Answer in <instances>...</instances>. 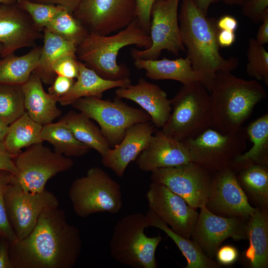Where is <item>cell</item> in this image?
Returning <instances> with one entry per match:
<instances>
[{
    "instance_id": "ee69618b",
    "label": "cell",
    "mask_w": 268,
    "mask_h": 268,
    "mask_svg": "<svg viewBox=\"0 0 268 268\" xmlns=\"http://www.w3.org/2000/svg\"><path fill=\"white\" fill-rule=\"evenodd\" d=\"M0 171L8 172L14 176L17 174L13 157L6 150L3 141H0Z\"/></svg>"
},
{
    "instance_id": "9c48e42d",
    "label": "cell",
    "mask_w": 268,
    "mask_h": 268,
    "mask_svg": "<svg viewBox=\"0 0 268 268\" xmlns=\"http://www.w3.org/2000/svg\"><path fill=\"white\" fill-rule=\"evenodd\" d=\"M17 169L16 182L26 192L44 191L47 182L58 174L70 169L73 160L52 150L43 143L33 144L14 158Z\"/></svg>"
},
{
    "instance_id": "c3c4849f",
    "label": "cell",
    "mask_w": 268,
    "mask_h": 268,
    "mask_svg": "<svg viewBox=\"0 0 268 268\" xmlns=\"http://www.w3.org/2000/svg\"><path fill=\"white\" fill-rule=\"evenodd\" d=\"M235 32L219 30L217 35V41L219 47H228L231 46L235 41Z\"/></svg>"
},
{
    "instance_id": "7dc6e473",
    "label": "cell",
    "mask_w": 268,
    "mask_h": 268,
    "mask_svg": "<svg viewBox=\"0 0 268 268\" xmlns=\"http://www.w3.org/2000/svg\"><path fill=\"white\" fill-rule=\"evenodd\" d=\"M238 25L237 20L231 15H226L223 16L217 21V26L219 30L235 32L238 27Z\"/></svg>"
},
{
    "instance_id": "d4e9b609",
    "label": "cell",
    "mask_w": 268,
    "mask_h": 268,
    "mask_svg": "<svg viewBox=\"0 0 268 268\" xmlns=\"http://www.w3.org/2000/svg\"><path fill=\"white\" fill-rule=\"evenodd\" d=\"M76 79L69 91L59 99L58 102L61 105H72L75 101L82 97L102 98L106 91L127 86L132 82L130 78L119 80L105 79L81 61L79 75Z\"/></svg>"
},
{
    "instance_id": "816d5d0a",
    "label": "cell",
    "mask_w": 268,
    "mask_h": 268,
    "mask_svg": "<svg viewBox=\"0 0 268 268\" xmlns=\"http://www.w3.org/2000/svg\"><path fill=\"white\" fill-rule=\"evenodd\" d=\"M8 126L0 121V141H3L8 131Z\"/></svg>"
},
{
    "instance_id": "4316f807",
    "label": "cell",
    "mask_w": 268,
    "mask_h": 268,
    "mask_svg": "<svg viewBox=\"0 0 268 268\" xmlns=\"http://www.w3.org/2000/svg\"><path fill=\"white\" fill-rule=\"evenodd\" d=\"M43 45L38 65L33 72L43 83L51 85L57 76L52 69L53 65L64 56L76 55V46L46 29L43 30Z\"/></svg>"
},
{
    "instance_id": "bcb514c9",
    "label": "cell",
    "mask_w": 268,
    "mask_h": 268,
    "mask_svg": "<svg viewBox=\"0 0 268 268\" xmlns=\"http://www.w3.org/2000/svg\"><path fill=\"white\" fill-rule=\"evenodd\" d=\"M0 268H13L10 257L9 241L4 238L0 240Z\"/></svg>"
},
{
    "instance_id": "3957f363",
    "label": "cell",
    "mask_w": 268,
    "mask_h": 268,
    "mask_svg": "<svg viewBox=\"0 0 268 268\" xmlns=\"http://www.w3.org/2000/svg\"><path fill=\"white\" fill-rule=\"evenodd\" d=\"M208 91L211 104L210 128L224 134L240 131L255 106L267 96L258 80H245L230 71L216 72Z\"/></svg>"
},
{
    "instance_id": "11a10c76",
    "label": "cell",
    "mask_w": 268,
    "mask_h": 268,
    "mask_svg": "<svg viewBox=\"0 0 268 268\" xmlns=\"http://www.w3.org/2000/svg\"><path fill=\"white\" fill-rule=\"evenodd\" d=\"M3 45L0 43V56H1L2 52H3Z\"/></svg>"
},
{
    "instance_id": "7c38bea8",
    "label": "cell",
    "mask_w": 268,
    "mask_h": 268,
    "mask_svg": "<svg viewBox=\"0 0 268 268\" xmlns=\"http://www.w3.org/2000/svg\"><path fill=\"white\" fill-rule=\"evenodd\" d=\"M4 201L9 223L18 240L32 231L42 212L59 206L53 193L46 189L40 193L26 192L16 182L14 176L6 188Z\"/></svg>"
},
{
    "instance_id": "db71d44e",
    "label": "cell",
    "mask_w": 268,
    "mask_h": 268,
    "mask_svg": "<svg viewBox=\"0 0 268 268\" xmlns=\"http://www.w3.org/2000/svg\"><path fill=\"white\" fill-rule=\"evenodd\" d=\"M17 0H0V3L11 4L15 3Z\"/></svg>"
},
{
    "instance_id": "603a6c76",
    "label": "cell",
    "mask_w": 268,
    "mask_h": 268,
    "mask_svg": "<svg viewBox=\"0 0 268 268\" xmlns=\"http://www.w3.org/2000/svg\"><path fill=\"white\" fill-rule=\"evenodd\" d=\"M249 247L243 253L246 266L268 268V207H256L247 222Z\"/></svg>"
},
{
    "instance_id": "8d00e7d4",
    "label": "cell",
    "mask_w": 268,
    "mask_h": 268,
    "mask_svg": "<svg viewBox=\"0 0 268 268\" xmlns=\"http://www.w3.org/2000/svg\"><path fill=\"white\" fill-rule=\"evenodd\" d=\"M16 3L29 14L35 24L42 31L58 14L65 9L60 5L29 0H17Z\"/></svg>"
},
{
    "instance_id": "ba28073f",
    "label": "cell",
    "mask_w": 268,
    "mask_h": 268,
    "mask_svg": "<svg viewBox=\"0 0 268 268\" xmlns=\"http://www.w3.org/2000/svg\"><path fill=\"white\" fill-rule=\"evenodd\" d=\"M71 105L98 124L111 148L121 141L129 127L151 121L150 116L144 110L131 107L117 96L113 101L95 97H82Z\"/></svg>"
},
{
    "instance_id": "44dd1931",
    "label": "cell",
    "mask_w": 268,
    "mask_h": 268,
    "mask_svg": "<svg viewBox=\"0 0 268 268\" xmlns=\"http://www.w3.org/2000/svg\"><path fill=\"white\" fill-rule=\"evenodd\" d=\"M116 96L131 100L146 112L156 128L161 129L169 120L171 112V99L158 85L140 78L136 84L118 88Z\"/></svg>"
},
{
    "instance_id": "74e56055",
    "label": "cell",
    "mask_w": 268,
    "mask_h": 268,
    "mask_svg": "<svg viewBox=\"0 0 268 268\" xmlns=\"http://www.w3.org/2000/svg\"><path fill=\"white\" fill-rule=\"evenodd\" d=\"M13 175L0 171V237L14 243L18 239L8 219L5 205L4 194L7 185L13 179Z\"/></svg>"
},
{
    "instance_id": "4dcf8cb0",
    "label": "cell",
    "mask_w": 268,
    "mask_h": 268,
    "mask_svg": "<svg viewBox=\"0 0 268 268\" xmlns=\"http://www.w3.org/2000/svg\"><path fill=\"white\" fill-rule=\"evenodd\" d=\"M60 119L67 124L78 141L96 150L101 157L111 148L100 128L82 113L70 111Z\"/></svg>"
},
{
    "instance_id": "6da1fadb",
    "label": "cell",
    "mask_w": 268,
    "mask_h": 268,
    "mask_svg": "<svg viewBox=\"0 0 268 268\" xmlns=\"http://www.w3.org/2000/svg\"><path fill=\"white\" fill-rule=\"evenodd\" d=\"M82 247L79 229L68 222L59 207L42 212L25 237L9 242L13 268H71Z\"/></svg>"
},
{
    "instance_id": "277c9868",
    "label": "cell",
    "mask_w": 268,
    "mask_h": 268,
    "mask_svg": "<svg viewBox=\"0 0 268 268\" xmlns=\"http://www.w3.org/2000/svg\"><path fill=\"white\" fill-rule=\"evenodd\" d=\"M130 45L146 49L151 45L150 36L135 18L126 27L113 35L88 33L76 46L79 61L101 77L110 80L130 78V70L118 64L119 51Z\"/></svg>"
},
{
    "instance_id": "cb8c5ba5",
    "label": "cell",
    "mask_w": 268,
    "mask_h": 268,
    "mask_svg": "<svg viewBox=\"0 0 268 268\" xmlns=\"http://www.w3.org/2000/svg\"><path fill=\"white\" fill-rule=\"evenodd\" d=\"M42 83L33 72L22 88L26 111L32 120L43 126L53 122L62 112L57 106L58 99L45 91Z\"/></svg>"
},
{
    "instance_id": "e575fe53",
    "label": "cell",
    "mask_w": 268,
    "mask_h": 268,
    "mask_svg": "<svg viewBox=\"0 0 268 268\" xmlns=\"http://www.w3.org/2000/svg\"><path fill=\"white\" fill-rule=\"evenodd\" d=\"M44 29L76 46L89 33L73 14L66 9L58 14Z\"/></svg>"
},
{
    "instance_id": "2e32d148",
    "label": "cell",
    "mask_w": 268,
    "mask_h": 268,
    "mask_svg": "<svg viewBox=\"0 0 268 268\" xmlns=\"http://www.w3.org/2000/svg\"><path fill=\"white\" fill-rule=\"evenodd\" d=\"M200 209L191 238L209 258L213 259L222 243L229 238L247 239V220L217 215L205 206Z\"/></svg>"
},
{
    "instance_id": "f35d334b",
    "label": "cell",
    "mask_w": 268,
    "mask_h": 268,
    "mask_svg": "<svg viewBox=\"0 0 268 268\" xmlns=\"http://www.w3.org/2000/svg\"><path fill=\"white\" fill-rule=\"evenodd\" d=\"M80 62L76 55H66L53 65L52 69L56 75L77 78L79 73Z\"/></svg>"
},
{
    "instance_id": "7bdbcfd3",
    "label": "cell",
    "mask_w": 268,
    "mask_h": 268,
    "mask_svg": "<svg viewBox=\"0 0 268 268\" xmlns=\"http://www.w3.org/2000/svg\"><path fill=\"white\" fill-rule=\"evenodd\" d=\"M215 257L217 263L220 266H230L237 261L239 258V252L235 247L230 245H226L218 249Z\"/></svg>"
},
{
    "instance_id": "ab89813d",
    "label": "cell",
    "mask_w": 268,
    "mask_h": 268,
    "mask_svg": "<svg viewBox=\"0 0 268 268\" xmlns=\"http://www.w3.org/2000/svg\"><path fill=\"white\" fill-rule=\"evenodd\" d=\"M242 8V14L253 22H262L268 15V0H244Z\"/></svg>"
},
{
    "instance_id": "9a60e30c",
    "label": "cell",
    "mask_w": 268,
    "mask_h": 268,
    "mask_svg": "<svg viewBox=\"0 0 268 268\" xmlns=\"http://www.w3.org/2000/svg\"><path fill=\"white\" fill-rule=\"evenodd\" d=\"M146 197L149 209L178 234L190 239L199 213L166 186L152 182Z\"/></svg>"
},
{
    "instance_id": "7402d4cb",
    "label": "cell",
    "mask_w": 268,
    "mask_h": 268,
    "mask_svg": "<svg viewBox=\"0 0 268 268\" xmlns=\"http://www.w3.org/2000/svg\"><path fill=\"white\" fill-rule=\"evenodd\" d=\"M134 66L145 71L146 76L153 80L171 79L179 81L183 85L196 82H202L208 89L210 81L201 73L195 70L190 59L180 58L169 60L136 59Z\"/></svg>"
},
{
    "instance_id": "f1b7e54d",
    "label": "cell",
    "mask_w": 268,
    "mask_h": 268,
    "mask_svg": "<svg viewBox=\"0 0 268 268\" xmlns=\"http://www.w3.org/2000/svg\"><path fill=\"white\" fill-rule=\"evenodd\" d=\"M245 132L253 146L249 150L236 157L229 167L235 169L249 163L268 166V112L251 123Z\"/></svg>"
},
{
    "instance_id": "1f68e13d",
    "label": "cell",
    "mask_w": 268,
    "mask_h": 268,
    "mask_svg": "<svg viewBox=\"0 0 268 268\" xmlns=\"http://www.w3.org/2000/svg\"><path fill=\"white\" fill-rule=\"evenodd\" d=\"M42 127L32 120L26 111L8 126L3 142L13 158L22 148L43 142L41 138Z\"/></svg>"
},
{
    "instance_id": "30bf717a",
    "label": "cell",
    "mask_w": 268,
    "mask_h": 268,
    "mask_svg": "<svg viewBox=\"0 0 268 268\" xmlns=\"http://www.w3.org/2000/svg\"><path fill=\"white\" fill-rule=\"evenodd\" d=\"M247 139L242 129L224 134L209 128L195 138L183 142L192 162L214 173L229 167L236 157L244 152Z\"/></svg>"
},
{
    "instance_id": "7a4b0ae2",
    "label": "cell",
    "mask_w": 268,
    "mask_h": 268,
    "mask_svg": "<svg viewBox=\"0 0 268 268\" xmlns=\"http://www.w3.org/2000/svg\"><path fill=\"white\" fill-rule=\"evenodd\" d=\"M180 0L178 20L181 39L193 69L210 83L218 71L235 70L239 65L238 59H225L219 53L217 20L205 15L193 0Z\"/></svg>"
},
{
    "instance_id": "52a82bcc",
    "label": "cell",
    "mask_w": 268,
    "mask_h": 268,
    "mask_svg": "<svg viewBox=\"0 0 268 268\" xmlns=\"http://www.w3.org/2000/svg\"><path fill=\"white\" fill-rule=\"evenodd\" d=\"M68 196L75 213L81 218L98 212L118 213L123 207L120 184L101 168L89 169L72 183Z\"/></svg>"
},
{
    "instance_id": "5b68a950",
    "label": "cell",
    "mask_w": 268,
    "mask_h": 268,
    "mask_svg": "<svg viewBox=\"0 0 268 268\" xmlns=\"http://www.w3.org/2000/svg\"><path fill=\"white\" fill-rule=\"evenodd\" d=\"M171 103L170 117L160 130L165 135L184 142L210 128V94L202 82L183 85Z\"/></svg>"
},
{
    "instance_id": "f546056e",
    "label": "cell",
    "mask_w": 268,
    "mask_h": 268,
    "mask_svg": "<svg viewBox=\"0 0 268 268\" xmlns=\"http://www.w3.org/2000/svg\"><path fill=\"white\" fill-rule=\"evenodd\" d=\"M42 46L34 47L24 55L11 53L0 60V83L23 85L38 65Z\"/></svg>"
},
{
    "instance_id": "f907efd6",
    "label": "cell",
    "mask_w": 268,
    "mask_h": 268,
    "mask_svg": "<svg viewBox=\"0 0 268 268\" xmlns=\"http://www.w3.org/2000/svg\"><path fill=\"white\" fill-rule=\"evenodd\" d=\"M220 0H193L196 5L205 15L207 16V11L210 4Z\"/></svg>"
},
{
    "instance_id": "ffe728a7",
    "label": "cell",
    "mask_w": 268,
    "mask_h": 268,
    "mask_svg": "<svg viewBox=\"0 0 268 268\" xmlns=\"http://www.w3.org/2000/svg\"><path fill=\"white\" fill-rule=\"evenodd\" d=\"M135 161L139 170L151 172L192 162L185 144L165 135L160 130L156 131Z\"/></svg>"
},
{
    "instance_id": "8992f818",
    "label": "cell",
    "mask_w": 268,
    "mask_h": 268,
    "mask_svg": "<svg viewBox=\"0 0 268 268\" xmlns=\"http://www.w3.org/2000/svg\"><path fill=\"white\" fill-rule=\"evenodd\" d=\"M145 214H130L118 220L109 241L110 253L118 263L134 268H157L156 249L162 239L160 234L148 237Z\"/></svg>"
},
{
    "instance_id": "83f0119b",
    "label": "cell",
    "mask_w": 268,
    "mask_h": 268,
    "mask_svg": "<svg viewBox=\"0 0 268 268\" xmlns=\"http://www.w3.org/2000/svg\"><path fill=\"white\" fill-rule=\"evenodd\" d=\"M148 227L157 228L169 237L175 243L187 262L184 268H220L213 259L207 256L192 240L183 237L173 231L151 210L145 214Z\"/></svg>"
},
{
    "instance_id": "4fadbf2b",
    "label": "cell",
    "mask_w": 268,
    "mask_h": 268,
    "mask_svg": "<svg viewBox=\"0 0 268 268\" xmlns=\"http://www.w3.org/2000/svg\"><path fill=\"white\" fill-rule=\"evenodd\" d=\"M213 174L199 164L190 162L156 169L151 172V179L152 182L166 186L197 209L205 205Z\"/></svg>"
},
{
    "instance_id": "b9f144b4",
    "label": "cell",
    "mask_w": 268,
    "mask_h": 268,
    "mask_svg": "<svg viewBox=\"0 0 268 268\" xmlns=\"http://www.w3.org/2000/svg\"><path fill=\"white\" fill-rule=\"evenodd\" d=\"M75 81L74 79L57 75L48 88V93L56 98L58 101L59 98L69 91Z\"/></svg>"
},
{
    "instance_id": "f6af8a7d",
    "label": "cell",
    "mask_w": 268,
    "mask_h": 268,
    "mask_svg": "<svg viewBox=\"0 0 268 268\" xmlns=\"http://www.w3.org/2000/svg\"><path fill=\"white\" fill-rule=\"evenodd\" d=\"M33 2L60 5L72 13L82 0H29Z\"/></svg>"
},
{
    "instance_id": "d6986e66",
    "label": "cell",
    "mask_w": 268,
    "mask_h": 268,
    "mask_svg": "<svg viewBox=\"0 0 268 268\" xmlns=\"http://www.w3.org/2000/svg\"><path fill=\"white\" fill-rule=\"evenodd\" d=\"M156 129L151 121L134 124L126 130L121 141L102 158V163L122 177L128 166L135 161L149 143Z\"/></svg>"
},
{
    "instance_id": "d590c367",
    "label": "cell",
    "mask_w": 268,
    "mask_h": 268,
    "mask_svg": "<svg viewBox=\"0 0 268 268\" xmlns=\"http://www.w3.org/2000/svg\"><path fill=\"white\" fill-rule=\"evenodd\" d=\"M246 71L257 80L268 85V52L255 39L250 38L247 53Z\"/></svg>"
},
{
    "instance_id": "d6a6232c",
    "label": "cell",
    "mask_w": 268,
    "mask_h": 268,
    "mask_svg": "<svg viewBox=\"0 0 268 268\" xmlns=\"http://www.w3.org/2000/svg\"><path fill=\"white\" fill-rule=\"evenodd\" d=\"M42 141H47L54 150L67 157H79L86 155L90 148L78 141L62 120L43 125L41 133Z\"/></svg>"
},
{
    "instance_id": "e0dca14e",
    "label": "cell",
    "mask_w": 268,
    "mask_h": 268,
    "mask_svg": "<svg viewBox=\"0 0 268 268\" xmlns=\"http://www.w3.org/2000/svg\"><path fill=\"white\" fill-rule=\"evenodd\" d=\"M205 206L212 213L224 217L248 220L256 207L250 203L230 167L214 173Z\"/></svg>"
},
{
    "instance_id": "5bb4252c",
    "label": "cell",
    "mask_w": 268,
    "mask_h": 268,
    "mask_svg": "<svg viewBox=\"0 0 268 268\" xmlns=\"http://www.w3.org/2000/svg\"><path fill=\"white\" fill-rule=\"evenodd\" d=\"M136 0H82L72 13L89 33L110 35L136 18Z\"/></svg>"
},
{
    "instance_id": "ac0fdd59",
    "label": "cell",
    "mask_w": 268,
    "mask_h": 268,
    "mask_svg": "<svg viewBox=\"0 0 268 268\" xmlns=\"http://www.w3.org/2000/svg\"><path fill=\"white\" fill-rule=\"evenodd\" d=\"M42 32L16 2L0 3V43L3 46L1 57L35 45L43 37Z\"/></svg>"
},
{
    "instance_id": "681fc988",
    "label": "cell",
    "mask_w": 268,
    "mask_h": 268,
    "mask_svg": "<svg viewBox=\"0 0 268 268\" xmlns=\"http://www.w3.org/2000/svg\"><path fill=\"white\" fill-rule=\"evenodd\" d=\"M255 39L262 45L268 43V15L262 21Z\"/></svg>"
},
{
    "instance_id": "60d3db41",
    "label": "cell",
    "mask_w": 268,
    "mask_h": 268,
    "mask_svg": "<svg viewBox=\"0 0 268 268\" xmlns=\"http://www.w3.org/2000/svg\"><path fill=\"white\" fill-rule=\"evenodd\" d=\"M156 0H136V18L149 34L151 10Z\"/></svg>"
},
{
    "instance_id": "8fae6325",
    "label": "cell",
    "mask_w": 268,
    "mask_h": 268,
    "mask_svg": "<svg viewBox=\"0 0 268 268\" xmlns=\"http://www.w3.org/2000/svg\"><path fill=\"white\" fill-rule=\"evenodd\" d=\"M180 0H156L151 10L149 35L151 46L146 49L131 48V55L136 59L157 60L163 50L178 56L185 51L180 36L178 6Z\"/></svg>"
},
{
    "instance_id": "f5cc1de1",
    "label": "cell",
    "mask_w": 268,
    "mask_h": 268,
    "mask_svg": "<svg viewBox=\"0 0 268 268\" xmlns=\"http://www.w3.org/2000/svg\"><path fill=\"white\" fill-rule=\"evenodd\" d=\"M222 1L224 3L229 5H241L244 2V0H220Z\"/></svg>"
},
{
    "instance_id": "484cf974",
    "label": "cell",
    "mask_w": 268,
    "mask_h": 268,
    "mask_svg": "<svg viewBox=\"0 0 268 268\" xmlns=\"http://www.w3.org/2000/svg\"><path fill=\"white\" fill-rule=\"evenodd\" d=\"M232 169L249 202L268 207V166L249 163Z\"/></svg>"
},
{
    "instance_id": "836d02e7",
    "label": "cell",
    "mask_w": 268,
    "mask_h": 268,
    "mask_svg": "<svg viewBox=\"0 0 268 268\" xmlns=\"http://www.w3.org/2000/svg\"><path fill=\"white\" fill-rule=\"evenodd\" d=\"M25 112L22 85L0 83V121L9 125Z\"/></svg>"
}]
</instances>
